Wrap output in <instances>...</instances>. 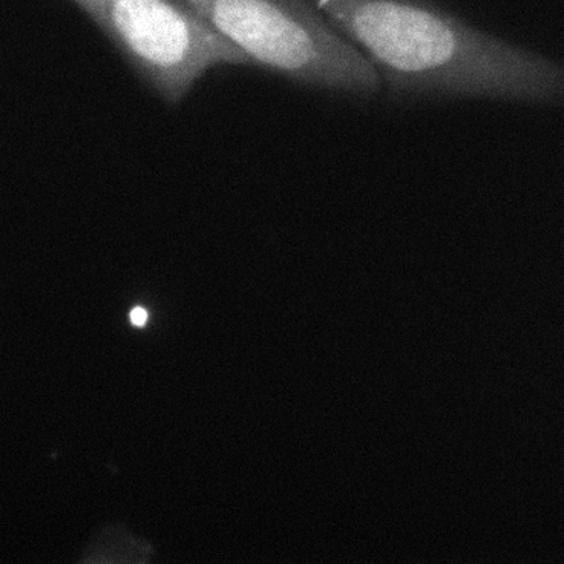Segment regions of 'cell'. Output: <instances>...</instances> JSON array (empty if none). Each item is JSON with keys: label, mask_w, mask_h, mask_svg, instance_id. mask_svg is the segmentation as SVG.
I'll use <instances>...</instances> for the list:
<instances>
[{"label": "cell", "mask_w": 564, "mask_h": 564, "mask_svg": "<svg viewBox=\"0 0 564 564\" xmlns=\"http://www.w3.org/2000/svg\"><path fill=\"white\" fill-rule=\"evenodd\" d=\"M401 94L563 104L564 65L417 0H315Z\"/></svg>", "instance_id": "1"}, {"label": "cell", "mask_w": 564, "mask_h": 564, "mask_svg": "<svg viewBox=\"0 0 564 564\" xmlns=\"http://www.w3.org/2000/svg\"><path fill=\"white\" fill-rule=\"evenodd\" d=\"M250 58L313 88L371 96L381 78L370 58L308 0H184Z\"/></svg>", "instance_id": "2"}, {"label": "cell", "mask_w": 564, "mask_h": 564, "mask_svg": "<svg viewBox=\"0 0 564 564\" xmlns=\"http://www.w3.org/2000/svg\"><path fill=\"white\" fill-rule=\"evenodd\" d=\"M167 104H178L207 70L252 65L198 14L175 0H73Z\"/></svg>", "instance_id": "3"}, {"label": "cell", "mask_w": 564, "mask_h": 564, "mask_svg": "<svg viewBox=\"0 0 564 564\" xmlns=\"http://www.w3.org/2000/svg\"><path fill=\"white\" fill-rule=\"evenodd\" d=\"M131 323L137 327H143L148 323V312L144 308L137 307L131 312Z\"/></svg>", "instance_id": "4"}]
</instances>
